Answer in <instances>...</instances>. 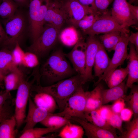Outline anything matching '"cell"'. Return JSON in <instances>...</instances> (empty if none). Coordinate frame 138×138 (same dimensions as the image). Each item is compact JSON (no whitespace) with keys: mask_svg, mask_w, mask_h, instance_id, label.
I'll use <instances>...</instances> for the list:
<instances>
[{"mask_svg":"<svg viewBox=\"0 0 138 138\" xmlns=\"http://www.w3.org/2000/svg\"><path fill=\"white\" fill-rule=\"evenodd\" d=\"M101 43L97 52L93 66L94 76L100 78L108 67L111 59Z\"/></svg>","mask_w":138,"mask_h":138,"instance_id":"d6986e66","label":"cell"},{"mask_svg":"<svg viewBox=\"0 0 138 138\" xmlns=\"http://www.w3.org/2000/svg\"><path fill=\"white\" fill-rule=\"evenodd\" d=\"M114 0H95V4L98 12L101 14L106 12L109 5Z\"/></svg>","mask_w":138,"mask_h":138,"instance_id":"f35d334b","label":"cell"},{"mask_svg":"<svg viewBox=\"0 0 138 138\" xmlns=\"http://www.w3.org/2000/svg\"><path fill=\"white\" fill-rule=\"evenodd\" d=\"M66 15L57 0H49L44 18L45 24H50L60 31L66 21Z\"/></svg>","mask_w":138,"mask_h":138,"instance_id":"5bb4252c","label":"cell"},{"mask_svg":"<svg viewBox=\"0 0 138 138\" xmlns=\"http://www.w3.org/2000/svg\"><path fill=\"white\" fill-rule=\"evenodd\" d=\"M3 85V84L2 83L0 82V87L2 86Z\"/></svg>","mask_w":138,"mask_h":138,"instance_id":"816d5d0a","label":"cell"},{"mask_svg":"<svg viewBox=\"0 0 138 138\" xmlns=\"http://www.w3.org/2000/svg\"><path fill=\"white\" fill-rule=\"evenodd\" d=\"M2 1V0H0V4L1 3Z\"/></svg>","mask_w":138,"mask_h":138,"instance_id":"f5cc1de1","label":"cell"},{"mask_svg":"<svg viewBox=\"0 0 138 138\" xmlns=\"http://www.w3.org/2000/svg\"><path fill=\"white\" fill-rule=\"evenodd\" d=\"M86 52L85 74L82 78L83 85L94 78L92 71L96 54L101 42L96 35H89L86 41Z\"/></svg>","mask_w":138,"mask_h":138,"instance_id":"7c38bea8","label":"cell"},{"mask_svg":"<svg viewBox=\"0 0 138 138\" xmlns=\"http://www.w3.org/2000/svg\"><path fill=\"white\" fill-rule=\"evenodd\" d=\"M126 131L124 134L119 136L121 138H138V117L128 122Z\"/></svg>","mask_w":138,"mask_h":138,"instance_id":"e575fe53","label":"cell"},{"mask_svg":"<svg viewBox=\"0 0 138 138\" xmlns=\"http://www.w3.org/2000/svg\"><path fill=\"white\" fill-rule=\"evenodd\" d=\"M4 23L5 35L2 43L6 47L15 46L19 43L24 33L25 28V21L21 13L16 12L12 17L5 19Z\"/></svg>","mask_w":138,"mask_h":138,"instance_id":"8992f818","label":"cell"},{"mask_svg":"<svg viewBox=\"0 0 138 138\" xmlns=\"http://www.w3.org/2000/svg\"><path fill=\"white\" fill-rule=\"evenodd\" d=\"M76 72L67 60L61 49L53 52L42 66L41 75L52 83H55L70 77Z\"/></svg>","mask_w":138,"mask_h":138,"instance_id":"6da1fadb","label":"cell"},{"mask_svg":"<svg viewBox=\"0 0 138 138\" xmlns=\"http://www.w3.org/2000/svg\"><path fill=\"white\" fill-rule=\"evenodd\" d=\"M126 103L123 98H119L115 101L111 105V108L113 112L119 114L121 111L125 107Z\"/></svg>","mask_w":138,"mask_h":138,"instance_id":"ab89813d","label":"cell"},{"mask_svg":"<svg viewBox=\"0 0 138 138\" xmlns=\"http://www.w3.org/2000/svg\"><path fill=\"white\" fill-rule=\"evenodd\" d=\"M17 4L13 0H2L0 4V16L6 19L13 16L16 12Z\"/></svg>","mask_w":138,"mask_h":138,"instance_id":"d6a6232c","label":"cell"},{"mask_svg":"<svg viewBox=\"0 0 138 138\" xmlns=\"http://www.w3.org/2000/svg\"><path fill=\"white\" fill-rule=\"evenodd\" d=\"M12 112L11 106L7 103L3 110L0 112V123L13 115Z\"/></svg>","mask_w":138,"mask_h":138,"instance_id":"ee69618b","label":"cell"},{"mask_svg":"<svg viewBox=\"0 0 138 138\" xmlns=\"http://www.w3.org/2000/svg\"><path fill=\"white\" fill-rule=\"evenodd\" d=\"M82 37L79 35L76 28L72 26L60 32L58 38L63 45L70 47L74 46Z\"/></svg>","mask_w":138,"mask_h":138,"instance_id":"603a6c76","label":"cell"},{"mask_svg":"<svg viewBox=\"0 0 138 138\" xmlns=\"http://www.w3.org/2000/svg\"><path fill=\"white\" fill-rule=\"evenodd\" d=\"M25 52L20 47L19 43H17L12 51L13 61L15 64L18 66L22 64L23 59Z\"/></svg>","mask_w":138,"mask_h":138,"instance_id":"8d00e7d4","label":"cell"},{"mask_svg":"<svg viewBox=\"0 0 138 138\" xmlns=\"http://www.w3.org/2000/svg\"><path fill=\"white\" fill-rule=\"evenodd\" d=\"M97 110L101 116L107 121L113 113L111 105H103Z\"/></svg>","mask_w":138,"mask_h":138,"instance_id":"60d3db41","label":"cell"},{"mask_svg":"<svg viewBox=\"0 0 138 138\" xmlns=\"http://www.w3.org/2000/svg\"><path fill=\"white\" fill-rule=\"evenodd\" d=\"M86 52V42L82 37L69 52L64 53L66 57L71 62L74 69L80 75L82 79L85 72Z\"/></svg>","mask_w":138,"mask_h":138,"instance_id":"4fadbf2b","label":"cell"},{"mask_svg":"<svg viewBox=\"0 0 138 138\" xmlns=\"http://www.w3.org/2000/svg\"><path fill=\"white\" fill-rule=\"evenodd\" d=\"M17 121L14 115L0 123V138H14L16 137L15 129Z\"/></svg>","mask_w":138,"mask_h":138,"instance_id":"d4e9b609","label":"cell"},{"mask_svg":"<svg viewBox=\"0 0 138 138\" xmlns=\"http://www.w3.org/2000/svg\"><path fill=\"white\" fill-rule=\"evenodd\" d=\"M101 15L99 13L88 14L77 22L75 28H79L83 31L86 30L92 26Z\"/></svg>","mask_w":138,"mask_h":138,"instance_id":"836d02e7","label":"cell"},{"mask_svg":"<svg viewBox=\"0 0 138 138\" xmlns=\"http://www.w3.org/2000/svg\"><path fill=\"white\" fill-rule=\"evenodd\" d=\"M28 102V111L24 122L25 124L22 133L34 128L38 123H40L51 113L46 109L37 106L30 96Z\"/></svg>","mask_w":138,"mask_h":138,"instance_id":"9a60e30c","label":"cell"},{"mask_svg":"<svg viewBox=\"0 0 138 138\" xmlns=\"http://www.w3.org/2000/svg\"><path fill=\"white\" fill-rule=\"evenodd\" d=\"M11 99L10 91L5 90L0 93V112L4 108L8 101Z\"/></svg>","mask_w":138,"mask_h":138,"instance_id":"b9f144b4","label":"cell"},{"mask_svg":"<svg viewBox=\"0 0 138 138\" xmlns=\"http://www.w3.org/2000/svg\"><path fill=\"white\" fill-rule=\"evenodd\" d=\"M128 74V67L117 68L113 70L104 81L109 88L118 85L123 81Z\"/></svg>","mask_w":138,"mask_h":138,"instance_id":"83f0119b","label":"cell"},{"mask_svg":"<svg viewBox=\"0 0 138 138\" xmlns=\"http://www.w3.org/2000/svg\"><path fill=\"white\" fill-rule=\"evenodd\" d=\"M84 133L82 126L71 122L64 125L57 136L61 138H82Z\"/></svg>","mask_w":138,"mask_h":138,"instance_id":"484cf974","label":"cell"},{"mask_svg":"<svg viewBox=\"0 0 138 138\" xmlns=\"http://www.w3.org/2000/svg\"><path fill=\"white\" fill-rule=\"evenodd\" d=\"M66 16V22L75 27L77 22L88 14L99 13L92 7L83 5L77 0H57Z\"/></svg>","mask_w":138,"mask_h":138,"instance_id":"9c48e42d","label":"cell"},{"mask_svg":"<svg viewBox=\"0 0 138 138\" xmlns=\"http://www.w3.org/2000/svg\"><path fill=\"white\" fill-rule=\"evenodd\" d=\"M24 78L22 72H13L10 73L4 77L6 90L9 91L17 90L21 82Z\"/></svg>","mask_w":138,"mask_h":138,"instance_id":"f1b7e54d","label":"cell"},{"mask_svg":"<svg viewBox=\"0 0 138 138\" xmlns=\"http://www.w3.org/2000/svg\"><path fill=\"white\" fill-rule=\"evenodd\" d=\"M30 96L34 103L38 106L53 113L57 108V103L53 97L49 94L38 90L32 86Z\"/></svg>","mask_w":138,"mask_h":138,"instance_id":"ac0fdd59","label":"cell"},{"mask_svg":"<svg viewBox=\"0 0 138 138\" xmlns=\"http://www.w3.org/2000/svg\"><path fill=\"white\" fill-rule=\"evenodd\" d=\"M82 85L80 75L77 74L50 86H42L40 84H37L32 86L38 90L51 95L55 100L61 112L63 109L69 98Z\"/></svg>","mask_w":138,"mask_h":138,"instance_id":"7a4b0ae2","label":"cell"},{"mask_svg":"<svg viewBox=\"0 0 138 138\" xmlns=\"http://www.w3.org/2000/svg\"><path fill=\"white\" fill-rule=\"evenodd\" d=\"M89 93L80 87L68 99L63 110L54 114L70 120L76 117L86 120L84 112Z\"/></svg>","mask_w":138,"mask_h":138,"instance_id":"277c9868","label":"cell"},{"mask_svg":"<svg viewBox=\"0 0 138 138\" xmlns=\"http://www.w3.org/2000/svg\"><path fill=\"white\" fill-rule=\"evenodd\" d=\"M49 0H29L30 30L33 42L42 32Z\"/></svg>","mask_w":138,"mask_h":138,"instance_id":"3957f363","label":"cell"},{"mask_svg":"<svg viewBox=\"0 0 138 138\" xmlns=\"http://www.w3.org/2000/svg\"><path fill=\"white\" fill-rule=\"evenodd\" d=\"M129 5L130 12L134 17L138 20V6L134 5L129 3Z\"/></svg>","mask_w":138,"mask_h":138,"instance_id":"7dc6e473","label":"cell"},{"mask_svg":"<svg viewBox=\"0 0 138 138\" xmlns=\"http://www.w3.org/2000/svg\"><path fill=\"white\" fill-rule=\"evenodd\" d=\"M123 121L128 122L129 121L133 116V112L132 110L129 107L124 108L119 114Z\"/></svg>","mask_w":138,"mask_h":138,"instance_id":"7bdbcfd3","label":"cell"},{"mask_svg":"<svg viewBox=\"0 0 138 138\" xmlns=\"http://www.w3.org/2000/svg\"><path fill=\"white\" fill-rule=\"evenodd\" d=\"M60 31L51 25L45 24L40 35L28 48V51L38 57L44 56L56 44Z\"/></svg>","mask_w":138,"mask_h":138,"instance_id":"5b68a950","label":"cell"},{"mask_svg":"<svg viewBox=\"0 0 138 138\" xmlns=\"http://www.w3.org/2000/svg\"><path fill=\"white\" fill-rule=\"evenodd\" d=\"M79 123L85 131L88 138H117V134L100 128L86 120L76 117L70 119Z\"/></svg>","mask_w":138,"mask_h":138,"instance_id":"e0dca14e","label":"cell"},{"mask_svg":"<svg viewBox=\"0 0 138 138\" xmlns=\"http://www.w3.org/2000/svg\"><path fill=\"white\" fill-rule=\"evenodd\" d=\"M119 31L129 33L127 28L119 24L112 17L110 11L102 14L88 29L83 31L85 35H94Z\"/></svg>","mask_w":138,"mask_h":138,"instance_id":"ba28073f","label":"cell"},{"mask_svg":"<svg viewBox=\"0 0 138 138\" xmlns=\"http://www.w3.org/2000/svg\"><path fill=\"white\" fill-rule=\"evenodd\" d=\"M39 63L38 56L36 54L29 51L25 52L22 65L27 67L32 68L37 66Z\"/></svg>","mask_w":138,"mask_h":138,"instance_id":"d590c367","label":"cell"},{"mask_svg":"<svg viewBox=\"0 0 138 138\" xmlns=\"http://www.w3.org/2000/svg\"><path fill=\"white\" fill-rule=\"evenodd\" d=\"M122 121L119 114L113 113L107 122L112 127L119 130L123 135L124 132L122 126Z\"/></svg>","mask_w":138,"mask_h":138,"instance_id":"74e56055","label":"cell"},{"mask_svg":"<svg viewBox=\"0 0 138 138\" xmlns=\"http://www.w3.org/2000/svg\"><path fill=\"white\" fill-rule=\"evenodd\" d=\"M121 32L119 31H115L99 36V39L101 43L109 52L114 50L120 38Z\"/></svg>","mask_w":138,"mask_h":138,"instance_id":"4316f807","label":"cell"},{"mask_svg":"<svg viewBox=\"0 0 138 138\" xmlns=\"http://www.w3.org/2000/svg\"><path fill=\"white\" fill-rule=\"evenodd\" d=\"M5 35V30L3 28L0 23V43H2L4 40Z\"/></svg>","mask_w":138,"mask_h":138,"instance_id":"c3c4849f","label":"cell"},{"mask_svg":"<svg viewBox=\"0 0 138 138\" xmlns=\"http://www.w3.org/2000/svg\"><path fill=\"white\" fill-rule=\"evenodd\" d=\"M0 70L4 76L12 72L20 71L13 61L12 51L6 48L0 50Z\"/></svg>","mask_w":138,"mask_h":138,"instance_id":"ffe728a7","label":"cell"},{"mask_svg":"<svg viewBox=\"0 0 138 138\" xmlns=\"http://www.w3.org/2000/svg\"><path fill=\"white\" fill-rule=\"evenodd\" d=\"M86 120L104 129L116 133V129L100 115L97 110L84 112Z\"/></svg>","mask_w":138,"mask_h":138,"instance_id":"cb8c5ba5","label":"cell"},{"mask_svg":"<svg viewBox=\"0 0 138 138\" xmlns=\"http://www.w3.org/2000/svg\"><path fill=\"white\" fill-rule=\"evenodd\" d=\"M58 129L54 128H33L22 132L19 138H38L42 137L48 133L56 131Z\"/></svg>","mask_w":138,"mask_h":138,"instance_id":"1f68e13d","label":"cell"},{"mask_svg":"<svg viewBox=\"0 0 138 138\" xmlns=\"http://www.w3.org/2000/svg\"><path fill=\"white\" fill-rule=\"evenodd\" d=\"M35 80L34 78L31 82H29L24 78L17 90L14 115L17 121V129L19 128L24 122L30 89Z\"/></svg>","mask_w":138,"mask_h":138,"instance_id":"52a82bcc","label":"cell"},{"mask_svg":"<svg viewBox=\"0 0 138 138\" xmlns=\"http://www.w3.org/2000/svg\"><path fill=\"white\" fill-rule=\"evenodd\" d=\"M80 3L85 6L92 7L95 10L98 11L95 4V0H77Z\"/></svg>","mask_w":138,"mask_h":138,"instance_id":"bcb514c9","label":"cell"},{"mask_svg":"<svg viewBox=\"0 0 138 138\" xmlns=\"http://www.w3.org/2000/svg\"><path fill=\"white\" fill-rule=\"evenodd\" d=\"M96 85L92 90L89 91L85 112L97 109L103 105L101 93L103 86L100 83Z\"/></svg>","mask_w":138,"mask_h":138,"instance_id":"7402d4cb","label":"cell"},{"mask_svg":"<svg viewBox=\"0 0 138 138\" xmlns=\"http://www.w3.org/2000/svg\"><path fill=\"white\" fill-rule=\"evenodd\" d=\"M18 4L22 5H29V0H13Z\"/></svg>","mask_w":138,"mask_h":138,"instance_id":"681fc988","label":"cell"},{"mask_svg":"<svg viewBox=\"0 0 138 138\" xmlns=\"http://www.w3.org/2000/svg\"><path fill=\"white\" fill-rule=\"evenodd\" d=\"M125 81L116 86L104 89L102 90L103 104H107L114 101L119 98H124L125 96Z\"/></svg>","mask_w":138,"mask_h":138,"instance_id":"44dd1931","label":"cell"},{"mask_svg":"<svg viewBox=\"0 0 138 138\" xmlns=\"http://www.w3.org/2000/svg\"><path fill=\"white\" fill-rule=\"evenodd\" d=\"M128 39L129 42L133 44L135 46L137 52L138 53V32H131Z\"/></svg>","mask_w":138,"mask_h":138,"instance_id":"f6af8a7d","label":"cell"},{"mask_svg":"<svg viewBox=\"0 0 138 138\" xmlns=\"http://www.w3.org/2000/svg\"><path fill=\"white\" fill-rule=\"evenodd\" d=\"M128 45L129 52L127 59L128 74L125 84V93L134 83L138 81V53L133 44L129 42Z\"/></svg>","mask_w":138,"mask_h":138,"instance_id":"2e32d148","label":"cell"},{"mask_svg":"<svg viewBox=\"0 0 138 138\" xmlns=\"http://www.w3.org/2000/svg\"><path fill=\"white\" fill-rule=\"evenodd\" d=\"M130 92L123 98L125 102L133 112V118L138 117V86L133 84L130 88Z\"/></svg>","mask_w":138,"mask_h":138,"instance_id":"4dcf8cb0","label":"cell"},{"mask_svg":"<svg viewBox=\"0 0 138 138\" xmlns=\"http://www.w3.org/2000/svg\"><path fill=\"white\" fill-rule=\"evenodd\" d=\"M110 12L115 21L126 28L137 24L138 20L132 14L126 0H114Z\"/></svg>","mask_w":138,"mask_h":138,"instance_id":"8fae6325","label":"cell"},{"mask_svg":"<svg viewBox=\"0 0 138 138\" xmlns=\"http://www.w3.org/2000/svg\"><path fill=\"white\" fill-rule=\"evenodd\" d=\"M129 35V33L121 32L120 38L114 50V52L111 59L109 65L105 73L96 83V85L100 83L101 80H104L113 70L123 64L125 61L127 59Z\"/></svg>","mask_w":138,"mask_h":138,"instance_id":"30bf717a","label":"cell"},{"mask_svg":"<svg viewBox=\"0 0 138 138\" xmlns=\"http://www.w3.org/2000/svg\"><path fill=\"white\" fill-rule=\"evenodd\" d=\"M71 120L63 117L50 113L40 123L48 128H54L59 129L71 122Z\"/></svg>","mask_w":138,"mask_h":138,"instance_id":"f546056e","label":"cell"},{"mask_svg":"<svg viewBox=\"0 0 138 138\" xmlns=\"http://www.w3.org/2000/svg\"><path fill=\"white\" fill-rule=\"evenodd\" d=\"M4 77L0 70V82L2 83L3 81Z\"/></svg>","mask_w":138,"mask_h":138,"instance_id":"f907efd6","label":"cell"}]
</instances>
